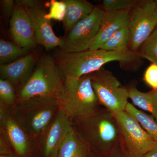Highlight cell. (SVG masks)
I'll return each instance as SVG.
<instances>
[{"mask_svg": "<svg viewBox=\"0 0 157 157\" xmlns=\"http://www.w3.org/2000/svg\"><path fill=\"white\" fill-rule=\"evenodd\" d=\"M38 59V54L33 51L14 61L1 65V78L9 80L15 87L19 86L21 88L33 73Z\"/></svg>", "mask_w": 157, "mask_h": 157, "instance_id": "14", "label": "cell"}, {"mask_svg": "<svg viewBox=\"0 0 157 157\" xmlns=\"http://www.w3.org/2000/svg\"><path fill=\"white\" fill-rule=\"evenodd\" d=\"M61 108L57 98L34 97L17 101L11 114L29 137L34 139L45 133Z\"/></svg>", "mask_w": 157, "mask_h": 157, "instance_id": "3", "label": "cell"}, {"mask_svg": "<svg viewBox=\"0 0 157 157\" xmlns=\"http://www.w3.org/2000/svg\"><path fill=\"white\" fill-rule=\"evenodd\" d=\"M127 89L129 99L132 101V104L149 113L157 121V90L143 92L137 89L135 83L130 84Z\"/></svg>", "mask_w": 157, "mask_h": 157, "instance_id": "17", "label": "cell"}, {"mask_svg": "<svg viewBox=\"0 0 157 157\" xmlns=\"http://www.w3.org/2000/svg\"><path fill=\"white\" fill-rule=\"evenodd\" d=\"M1 130L3 131L15 152L25 155L28 151L30 139L26 133L14 120L6 107L0 104Z\"/></svg>", "mask_w": 157, "mask_h": 157, "instance_id": "13", "label": "cell"}, {"mask_svg": "<svg viewBox=\"0 0 157 157\" xmlns=\"http://www.w3.org/2000/svg\"><path fill=\"white\" fill-rule=\"evenodd\" d=\"M73 128L72 118L61 107L54 120L42 135V148L45 157H57L60 147Z\"/></svg>", "mask_w": 157, "mask_h": 157, "instance_id": "10", "label": "cell"}, {"mask_svg": "<svg viewBox=\"0 0 157 157\" xmlns=\"http://www.w3.org/2000/svg\"><path fill=\"white\" fill-rule=\"evenodd\" d=\"M137 53L142 58L157 65V26L140 46Z\"/></svg>", "mask_w": 157, "mask_h": 157, "instance_id": "22", "label": "cell"}, {"mask_svg": "<svg viewBox=\"0 0 157 157\" xmlns=\"http://www.w3.org/2000/svg\"><path fill=\"white\" fill-rule=\"evenodd\" d=\"M131 37L128 27L121 29L109 38L101 49L111 51L130 49Z\"/></svg>", "mask_w": 157, "mask_h": 157, "instance_id": "21", "label": "cell"}, {"mask_svg": "<svg viewBox=\"0 0 157 157\" xmlns=\"http://www.w3.org/2000/svg\"><path fill=\"white\" fill-rule=\"evenodd\" d=\"M106 12L102 6H95L88 16L77 23L68 33L61 50L67 52L89 50L98 35Z\"/></svg>", "mask_w": 157, "mask_h": 157, "instance_id": "8", "label": "cell"}, {"mask_svg": "<svg viewBox=\"0 0 157 157\" xmlns=\"http://www.w3.org/2000/svg\"><path fill=\"white\" fill-rule=\"evenodd\" d=\"M90 157H129L123 151L121 147L107 153L101 155L91 154Z\"/></svg>", "mask_w": 157, "mask_h": 157, "instance_id": "28", "label": "cell"}, {"mask_svg": "<svg viewBox=\"0 0 157 157\" xmlns=\"http://www.w3.org/2000/svg\"><path fill=\"white\" fill-rule=\"evenodd\" d=\"M72 123L91 154H103L121 147L116 118L104 107L88 117L72 119Z\"/></svg>", "mask_w": 157, "mask_h": 157, "instance_id": "1", "label": "cell"}, {"mask_svg": "<svg viewBox=\"0 0 157 157\" xmlns=\"http://www.w3.org/2000/svg\"><path fill=\"white\" fill-rule=\"evenodd\" d=\"M119 128L121 147L129 157H142L157 143L136 118L126 110L115 114Z\"/></svg>", "mask_w": 157, "mask_h": 157, "instance_id": "7", "label": "cell"}, {"mask_svg": "<svg viewBox=\"0 0 157 157\" xmlns=\"http://www.w3.org/2000/svg\"><path fill=\"white\" fill-rule=\"evenodd\" d=\"M140 58L137 52L130 49L111 51L101 49L78 52H67L61 50L54 58L64 76L76 78L96 72L109 62L130 63L138 61Z\"/></svg>", "mask_w": 157, "mask_h": 157, "instance_id": "2", "label": "cell"}, {"mask_svg": "<svg viewBox=\"0 0 157 157\" xmlns=\"http://www.w3.org/2000/svg\"><path fill=\"white\" fill-rule=\"evenodd\" d=\"M50 9L48 13H46L45 17L50 20H55L63 21L66 13V5L63 1L52 0L49 3Z\"/></svg>", "mask_w": 157, "mask_h": 157, "instance_id": "25", "label": "cell"}, {"mask_svg": "<svg viewBox=\"0 0 157 157\" xmlns=\"http://www.w3.org/2000/svg\"><path fill=\"white\" fill-rule=\"evenodd\" d=\"M125 110L137 119L141 127L157 144V121L151 115L137 109L132 104L128 103Z\"/></svg>", "mask_w": 157, "mask_h": 157, "instance_id": "19", "label": "cell"}, {"mask_svg": "<svg viewBox=\"0 0 157 157\" xmlns=\"http://www.w3.org/2000/svg\"><path fill=\"white\" fill-rule=\"evenodd\" d=\"M143 79L152 90H157V65L152 63L149 66L144 72Z\"/></svg>", "mask_w": 157, "mask_h": 157, "instance_id": "26", "label": "cell"}, {"mask_svg": "<svg viewBox=\"0 0 157 157\" xmlns=\"http://www.w3.org/2000/svg\"><path fill=\"white\" fill-rule=\"evenodd\" d=\"M59 100L72 120L88 117L100 109L90 74L79 78L64 76Z\"/></svg>", "mask_w": 157, "mask_h": 157, "instance_id": "4", "label": "cell"}, {"mask_svg": "<svg viewBox=\"0 0 157 157\" xmlns=\"http://www.w3.org/2000/svg\"><path fill=\"white\" fill-rule=\"evenodd\" d=\"M10 31L14 42L21 48L29 51L36 47L37 43L30 17L23 7L15 4L10 18Z\"/></svg>", "mask_w": 157, "mask_h": 157, "instance_id": "12", "label": "cell"}, {"mask_svg": "<svg viewBox=\"0 0 157 157\" xmlns=\"http://www.w3.org/2000/svg\"><path fill=\"white\" fill-rule=\"evenodd\" d=\"M0 157H17L15 154L11 153L8 154L0 155Z\"/></svg>", "mask_w": 157, "mask_h": 157, "instance_id": "31", "label": "cell"}, {"mask_svg": "<svg viewBox=\"0 0 157 157\" xmlns=\"http://www.w3.org/2000/svg\"><path fill=\"white\" fill-rule=\"evenodd\" d=\"M129 17L130 11L106 12L102 19L98 35L89 50L101 49L104 43L117 31L128 26Z\"/></svg>", "mask_w": 157, "mask_h": 157, "instance_id": "15", "label": "cell"}, {"mask_svg": "<svg viewBox=\"0 0 157 157\" xmlns=\"http://www.w3.org/2000/svg\"><path fill=\"white\" fill-rule=\"evenodd\" d=\"M157 2V1H156Z\"/></svg>", "mask_w": 157, "mask_h": 157, "instance_id": "32", "label": "cell"}, {"mask_svg": "<svg viewBox=\"0 0 157 157\" xmlns=\"http://www.w3.org/2000/svg\"><path fill=\"white\" fill-rule=\"evenodd\" d=\"M88 147L74 128L60 147L57 157H90Z\"/></svg>", "mask_w": 157, "mask_h": 157, "instance_id": "18", "label": "cell"}, {"mask_svg": "<svg viewBox=\"0 0 157 157\" xmlns=\"http://www.w3.org/2000/svg\"><path fill=\"white\" fill-rule=\"evenodd\" d=\"M15 86L7 79H0V104L5 107H13L17 102Z\"/></svg>", "mask_w": 157, "mask_h": 157, "instance_id": "23", "label": "cell"}, {"mask_svg": "<svg viewBox=\"0 0 157 157\" xmlns=\"http://www.w3.org/2000/svg\"><path fill=\"white\" fill-rule=\"evenodd\" d=\"M30 17L33 26L36 42L48 51L64 44L63 39L57 36L54 33L51 21L45 18L46 14L39 4L31 8H24Z\"/></svg>", "mask_w": 157, "mask_h": 157, "instance_id": "11", "label": "cell"}, {"mask_svg": "<svg viewBox=\"0 0 157 157\" xmlns=\"http://www.w3.org/2000/svg\"><path fill=\"white\" fill-rule=\"evenodd\" d=\"M3 11L6 16L11 17L14 11L15 1L13 0H3L1 1Z\"/></svg>", "mask_w": 157, "mask_h": 157, "instance_id": "27", "label": "cell"}, {"mask_svg": "<svg viewBox=\"0 0 157 157\" xmlns=\"http://www.w3.org/2000/svg\"><path fill=\"white\" fill-rule=\"evenodd\" d=\"M29 52V51L21 48L15 42L3 39L0 40L1 65L11 63L14 60L22 57Z\"/></svg>", "mask_w": 157, "mask_h": 157, "instance_id": "20", "label": "cell"}, {"mask_svg": "<svg viewBox=\"0 0 157 157\" xmlns=\"http://www.w3.org/2000/svg\"><path fill=\"white\" fill-rule=\"evenodd\" d=\"M64 80V76L53 58L42 56L29 78L20 89L17 101L37 97H53L59 100Z\"/></svg>", "mask_w": 157, "mask_h": 157, "instance_id": "5", "label": "cell"}, {"mask_svg": "<svg viewBox=\"0 0 157 157\" xmlns=\"http://www.w3.org/2000/svg\"><path fill=\"white\" fill-rule=\"evenodd\" d=\"M157 26L156 1H143L132 9L128 26L131 37L130 50L137 53Z\"/></svg>", "mask_w": 157, "mask_h": 157, "instance_id": "9", "label": "cell"}, {"mask_svg": "<svg viewBox=\"0 0 157 157\" xmlns=\"http://www.w3.org/2000/svg\"><path fill=\"white\" fill-rule=\"evenodd\" d=\"M66 5V13L63 21L65 31L69 33L77 23L88 16L95 6L84 0H63Z\"/></svg>", "mask_w": 157, "mask_h": 157, "instance_id": "16", "label": "cell"}, {"mask_svg": "<svg viewBox=\"0 0 157 157\" xmlns=\"http://www.w3.org/2000/svg\"><path fill=\"white\" fill-rule=\"evenodd\" d=\"M90 75L100 105L114 115L125 110L128 103V89L112 72L102 67Z\"/></svg>", "mask_w": 157, "mask_h": 157, "instance_id": "6", "label": "cell"}, {"mask_svg": "<svg viewBox=\"0 0 157 157\" xmlns=\"http://www.w3.org/2000/svg\"><path fill=\"white\" fill-rule=\"evenodd\" d=\"M143 1L135 0H104L102 7L106 12L112 11H130Z\"/></svg>", "mask_w": 157, "mask_h": 157, "instance_id": "24", "label": "cell"}, {"mask_svg": "<svg viewBox=\"0 0 157 157\" xmlns=\"http://www.w3.org/2000/svg\"><path fill=\"white\" fill-rule=\"evenodd\" d=\"M38 2L34 0H17L15 1V4L21 6L24 8H31L38 4Z\"/></svg>", "mask_w": 157, "mask_h": 157, "instance_id": "29", "label": "cell"}, {"mask_svg": "<svg viewBox=\"0 0 157 157\" xmlns=\"http://www.w3.org/2000/svg\"><path fill=\"white\" fill-rule=\"evenodd\" d=\"M142 157H157V146L148 152Z\"/></svg>", "mask_w": 157, "mask_h": 157, "instance_id": "30", "label": "cell"}]
</instances>
